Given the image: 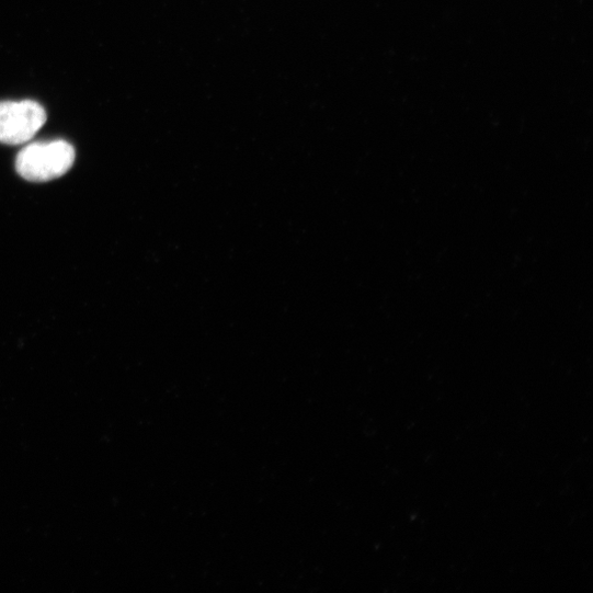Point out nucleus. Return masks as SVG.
I'll use <instances>...</instances> for the list:
<instances>
[{"label": "nucleus", "instance_id": "1", "mask_svg": "<svg viewBox=\"0 0 593 593\" xmlns=\"http://www.w3.org/2000/svg\"><path fill=\"white\" fill-rule=\"evenodd\" d=\"M76 158V150L68 141L34 142L18 156L16 170L30 182H49L66 175L75 166Z\"/></svg>", "mask_w": 593, "mask_h": 593}, {"label": "nucleus", "instance_id": "2", "mask_svg": "<svg viewBox=\"0 0 593 593\" xmlns=\"http://www.w3.org/2000/svg\"><path fill=\"white\" fill-rule=\"evenodd\" d=\"M46 110L34 101L0 102V144L31 142L47 123Z\"/></svg>", "mask_w": 593, "mask_h": 593}]
</instances>
